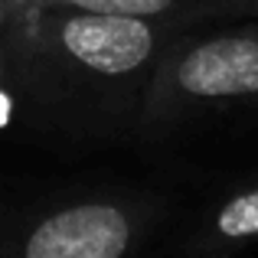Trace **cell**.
<instances>
[{
  "mask_svg": "<svg viewBox=\"0 0 258 258\" xmlns=\"http://www.w3.org/2000/svg\"><path fill=\"white\" fill-rule=\"evenodd\" d=\"M189 101H258V30H239L196 43L170 72Z\"/></svg>",
  "mask_w": 258,
  "mask_h": 258,
  "instance_id": "6da1fadb",
  "label": "cell"
},
{
  "mask_svg": "<svg viewBox=\"0 0 258 258\" xmlns=\"http://www.w3.org/2000/svg\"><path fill=\"white\" fill-rule=\"evenodd\" d=\"M62 43L76 59L92 66L95 72L121 76L134 72L154 56V30L144 17H124V13H85L66 23Z\"/></svg>",
  "mask_w": 258,
  "mask_h": 258,
  "instance_id": "7a4b0ae2",
  "label": "cell"
},
{
  "mask_svg": "<svg viewBox=\"0 0 258 258\" xmlns=\"http://www.w3.org/2000/svg\"><path fill=\"white\" fill-rule=\"evenodd\" d=\"M127 239V219L114 206H76L30 235L26 258H121Z\"/></svg>",
  "mask_w": 258,
  "mask_h": 258,
  "instance_id": "3957f363",
  "label": "cell"
},
{
  "mask_svg": "<svg viewBox=\"0 0 258 258\" xmlns=\"http://www.w3.org/2000/svg\"><path fill=\"white\" fill-rule=\"evenodd\" d=\"M213 235L222 242H252L258 239V180L239 186L219 203L213 216Z\"/></svg>",
  "mask_w": 258,
  "mask_h": 258,
  "instance_id": "277c9868",
  "label": "cell"
},
{
  "mask_svg": "<svg viewBox=\"0 0 258 258\" xmlns=\"http://www.w3.org/2000/svg\"><path fill=\"white\" fill-rule=\"evenodd\" d=\"M92 13H124V17H160L170 13L180 0H69Z\"/></svg>",
  "mask_w": 258,
  "mask_h": 258,
  "instance_id": "5b68a950",
  "label": "cell"
}]
</instances>
